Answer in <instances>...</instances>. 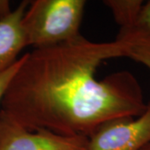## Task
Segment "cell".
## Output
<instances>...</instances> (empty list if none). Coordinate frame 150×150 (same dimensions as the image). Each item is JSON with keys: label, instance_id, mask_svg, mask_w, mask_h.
<instances>
[{"label": "cell", "instance_id": "obj_2", "mask_svg": "<svg viewBox=\"0 0 150 150\" xmlns=\"http://www.w3.org/2000/svg\"><path fill=\"white\" fill-rule=\"evenodd\" d=\"M84 0H34L29 2L22 26L27 46L46 48L80 35Z\"/></svg>", "mask_w": 150, "mask_h": 150}, {"label": "cell", "instance_id": "obj_9", "mask_svg": "<svg viewBox=\"0 0 150 150\" xmlns=\"http://www.w3.org/2000/svg\"><path fill=\"white\" fill-rule=\"evenodd\" d=\"M134 28L143 30H150V0L142 6Z\"/></svg>", "mask_w": 150, "mask_h": 150}, {"label": "cell", "instance_id": "obj_5", "mask_svg": "<svg viewBox=\"0 0 150 150\" xmlns=\"http://www.w3.org/2000/svg\"><path fill=\"white\" fill-rule=\"evenodd\" d=\"M28 4V1H23L15 9L0 16V74L14 64L27 47L22 19Z\"/></svg>", "mask_w": 150, "mask_h": 150}, {"label": "cell", "instance_id": "obj_6", "mask_svg": "<svg viewBox=\"0 0 150 150\" xmlns=\"http://www.w3.org/2000/svg\"><path fill=\"white\" fill-rule=\"evenodd\" d=\"M115 40L120 43L123 58H129L150 70V30L120 28Z\"/></svg>", "mask_w": 150, "mask_h": 150}, {"label": "cell", "instance_id": "obj_4", "mask_svg": "<svg viewBox=\"0 0 150 150\" xmlns=\"http://www.w3.org/2000/svg\"><path fill=\"white\" fill-rule=\"evenodd\" d=\"M88 138L30 131L0 114V150H86Z\"/></svg>", "mask_w": 150, "mask_h": 150}, {"label": "cell", "instance_id": "obj_8", "mask_svg": "<svg viewBox=\"0 0 150 150\" xmlns=\"http://www.w3.org/2000/svg\"><path fill=\"white\" fill-rule=\"evenodd\" d=\"M20 63H21V57L18 59V60L14 64L12 65L9 69H8L7 70L0 74V103H1L3 97L5 93L8 85L10 83L12 78L13 77L14 74L16 73V71L18 69Z\"/></svg>", "mask_w": 150, "mask_h": 150}, {"label": "cell", "instance_id": "obj_10", "mask_svg": "<svg viewBox=\"0 0 150 150\" xmlns=\"http://www.w3.org/2000/svg\"><path fill=\"white\" fill-rule=\"evenodd\" d=\"M141 150H150V144H149L148 145H146V146L144 147Z\"/></svg>", "mask_w": 150, "mask_h": 150}, {"label": "cell", "instance_id": "obj_1", "mask_svg": "<svg viewBox=\"0 0 150 150\" xmlns=\"http://www.w3.org/2000/svg\"><path fill=\"white\" fill-rule=\"evenodd\" d=\"M123 57L116 40L93 42L79 35L23 54L1 101L0 114L30 131L89 138L109 121L135 118L147 108L139 82L127 70L102 80L103 61Z\"/></svg>", "mask_w": 150, "mask_h": 150}, {"label": "cell", "instance_id": "obj_3", "mask_svg": "<svg viewBox=\"0 0 150 150\" xmlns=\"http://www.w3.org/2000/svg\"><path fill=\"white\" fill-rule=\"evenodd\" d=\"M150 144V101L139 117L103 124L88 138L86 150H141Z\"/></svg>", "mask_w": 150, "mask_h": 150}, {"label": "cell", "instance_id": "obj_7", "mask_svg": "<svg viewBox=\"0 0 150 150\" xmlns=\"http://www.w3.org/2000/svg\"><path fill=\"white\" fill-rule=\"evenodd\" d=\"M103 4L112 12L113 18L120 28H127L135 25L144 2L141 0H106Z\"/></svg>", "mask_w": 150, "mask_h": 150}]
</instances>
